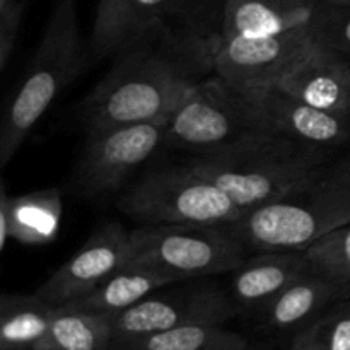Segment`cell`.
<instances>
[{"instance_id":"obj_1","label":"cell","mask_w":350,"mask_h":350,"mask_svg":"<svg viewBox=\"0 0 350 350\" xmlns=\"http://www.w3.org/2000/svg\"><path fill=\"white\" fill-rule=\"evenodd\" d=\"M217 34L193 24H154L129 34L103 81L82 99L85 132L167 118L214 70Z\"/></svg>"},{"instance_id":"obj_2","label":"cell","mask_w":350,"mask_h":350,"mask_svg":"<svg viewBox=\"0 0 350 350\" xmlns=\"http://www.w3.org/2000/svg\"><path fill=\"white\" fill-rule=\"evenodd\" d=\"M350 222V159L325 166L284 197L245 212L231 228L256 252H304Z\"/></svg>"},{"instance_id":"obj_3","label":"cell","mask_w":350,"mask_h":350,"mask_svg":"<svg viewBox=\"0 0 350 350\" xmlns=\"http://www.w3.org/2000/svg\"><path fill=\"white\" fill-rule=\"evenodd\" d=\"M91 65L75 0H58L26 75L0 126V163L7 166L55 99Z\"/></svg>"},{"instance_id":"obj_4","label":"cell","mask_w":350,"mask_h":350,"mask_svg":"<svg viewBox=\"0 0 350 350\" xmlns=\"http://www.w3.org/2000/svg\"><path fill=\"white\" fill-rule=\"evenodd\" d=\"M284 137L250 96L217 74L198 82L167 118L164 146L217 156Z\"/></svg>"},{"instance_id":"obj_5","label":"cell","mask_w":350,"mask_h":350,"mask_svg":"<svg viewBox=\"0 0 350 350\" xmlns=\"http://www.w3.org/2000/svg\"><path fill=\"white\" fill-rule=\"evenodd\" d=\"M188 166L248 212L284 197L323 170L327 150L277 137L234 152L197 156Z\"/></svg>"},{"instance_id":"obj_6","label":"cell","mask_w":350,"mask_h":350,"mask_svg":"<svg viewBox=\"0 0 350 350\" xmlns=\"http://www.w3.org/2000/svg\"><path fill=\"white\" fill-rule=\"evenodd\" d=\"M118 208L144 226H231L245 211L188 164L150 171L118 200Z\"/></svg>"},{"instance_id":"obj_7","label":"cell","mask_w":350,"mask_h":350,"mask_svg":"<svg viewBox=\"0 0 350 350\" xmlns=\"http://www.w3.org/2000/svg\"><path fill=\"white\" fill-rule=\"evenodd\" d=\"M248 246L231 226L163 224L132 231L130 262L152 265L180 282L234 272Z\"/></svg>"},{"instance_id":"obj_8","label":"cell","mask_w":350,"mask_h":350,"mask_svg":"<svg viewBox=\"0 0 350 350\" xmlns=\"http://www.w3.org/2000/svg\"><path fill=\"white\" fill-rule=\"evenodd\" d=\"M229 294L212 284L183 286L149 294L129 310L109 317L113 350L185 325H224L236 314Z\"/></svg>"},{"instance_id":"obj_9","label":"cell","mask_w":350,"mask_h":350,"mask_svg":"<svg viewBox=\"0 0 350 350\" xmlns=\"http://www.w3.org/2000/svg\"><path fill=\"white\" fill-rule=\"evenodd\" d=\"M167 118L88 132L75 171L79 195L99 198L115 193L126 178L164 144Z\"/></svg>"},{"instance_id":"obj_10","label":"cell","mask_w":350,"mask_h":350,"mask_svg":"<svg viewBox=\"0 0 350 350\" xmlns=\"http://www.w3.org/2000/svg\"><path fill=\"white\" fill-rule=\"evenodd\" d=\"M314 43L311 24L262 38L224 36L221 33L214 46V74L245 94H252L279 85Z\"/></svg>"},{"instance_id":"obj_11","label":"cell","mask_w":350,"mask_h":350,"mask_svg":"<svg viewBox=\"0 0 350 350\" xmlns=\"http://www.w3.org/2000/svg\"><path fill=\"white\" fill-rule=\"evenodd\" d=\"M132 255V232L108 222L92 232L77 253L38 287L36 294L53 306H65L101 286Z\"/></svg>"},{"instance_id":"obj_12","label":"cell","mask_w":350,"mask_h":350,"mask_svg":"<svg viewBox=\"0 0 350 350\" xmlns=\"http://www.w3.org/2000/svg\"><path fill=\"white\" fill-rule=\"evenodd\" d=\"M280 135L318 149H330L350 137V115L325 111L301 101L280 85L246 94Z\"/></svg>"},{"instance_id":"obj_13","label":"cell","mask_w":350,"mask_h":350,"mask_svg":"<svg viewBox=\"0 0 350 350\" xmlns=\"http://www.w3.org/2000/svg\"><path fill=\"white\" fill-rule=\"evenodd\" d=\"M279 85L314 108L350 115V62L321 44L314 43Z\"/></svg>"},{"instance_id":"obj_14","label":"cell","mask_w":350,"mask_h":350,"mask_svg":"<svg viewBox=\"0 0 350 350\" xmlns=\"http://www.w3.org/2000/svg\"><path fill=\"white\" fill-rule=\"evenodd\" d=\"M308 269L304 252H260L234 270L229 297L236 310L258 313Z\"/></svg>"},{"instance_id":"obj_15","label":"cell","mask_w":350,"mask_h":350,"mask_svg":"<svg viewBox=\"0 0 350 350\" xmlns=\"http://www.w3.org/2000/svg\"><path fill=\"white\" fill-rule=\"evenodd\" d=\"M320 0H226L222 10L224 36H275L310 26Z\"/></svg>"},{"instance_id":"obj_16","label":"cell","mask_w":350,"mask_h":350,"mask_svg":"<svg viewBox=\"0 0 350 350\" xmlns=\"http://www.w3.org/2000/svg\"><path fill=\"white\" fill-rule=\"evenodd\" d=\"M62 219V197L55 188L10 198L0 193V250L9 239L23 245H48L57 238Z\"/></svg>"},{"instance_id":"obj_17","label":"cell","mask_w":350,"mask_h":350,"mask_svg":"<svg viewBox=\"0 0 350 350\" xmlns=\"http://www.w3.org/2000/svg\"><path fill=\"white\" fill-rule=\"evenodd\" d=\"M337 301L335 287L320 273L308 269L263 306L258 314L270 330L299 332Z\"/></svg>"},{"instance_id":"obj_18","label":"cell","mask_w":350,"mask_h":350,"mask_svg":"<svg viewBox=\"0 0 350 350\" xmlns=\"http://www.w3.org/2000/svg\"><path fill=\"white\" fill-rule=\"evenodd\" d=\"M181 284L176 277L163 272L152 265H144L137 262H126L122 269L116 270L109 279L92 293L81 299L65 306L77 308L89 313L115 317L122 311L129 310L133 304L142 301L149 294L163 289V287Z\"/></svg>"},{"instance_id":"obj_19","label":"cell","mask_w":350,"mask_h":350,"mask_svg":"<svg viewBox=\"0 0 350 350\" xmlns=\"http://www.w3.org/2000/svg\"><path fill=\"white\" fill-rule=\"evenodd\" d=\"M57 306L36 293L3 294L0 299V350H34L46 337Z\"/></svg>"},{"instance_id":"obj_20","label":"cell","mask_w":350,"mask_h":350,"mask_svg":"<svg viewBox=\"0 0 350 350\" xmlns=\"http://www.w3.org/2000/svg\"><path fill=\"white\" fill-rule=\"evenodd\" d=\"M34 350H113L109 317L58 306L46 337Z\"/></svg>"},{"instance_id":"obj_21","label":"cell","mask_w":350,"mask_h":350,"mask_svg":"<svg viewBox=\"0 0 350 350\" xmlns=\"http://www.w3.org/2000/svg\"><path fill=\"white\" fill-rule=\"evenodd\" d=\"M120 350H246V340L222 325L198 323L150 335Z\"/></svg>"},{"instance_id":"obj_22","label":"cell","mask_w":350,"mask_h":350,"mask_svg":"<svg viewBox=\"0 0 350 350\" xmlns=\"http://www.w3.org/2000/svg\"><path fill=\"white\" fill-rule=\"evenodd\" d=\"M310 269L337 291L338 301L350 299V222L304 250Z\"/></svg>"},{"instance_id":"obj_23","label":"cell","mask_w":350,"mask_h":350,"mask_svg":"<svg viewBox=\"0 0 350 350\" xmlns=\"http://www.w3.org/2000/svg\"><path fill=\"white\" fill-rule=\"evenodd\" d=\"M287 350H350V299L337 301L296 332Z\"/></svg>"},{"instance_id":"obj_24","label":"cell","mask_w":350,"mask_h":350,"mask_svg":"<svg viewBox=\"0 0 350 350\" xmlns=\"http://www.w3.org/2000/svg\"><path fill=\"white\" fill-rule=\"evenodd\" d=\"M132 7L133 0H98L89 41L91 65L113 57L122 46L129 33Z\"/></svg>"},{"instance_id":"obj_25","label":"cell","mask_w":350,"mask_h":350,"mask_svg":"<svg viewBox=\"0 0 350 350\" xmlns=\"http://www.w3.org/2000/svg\"><path fill=\"white\" fill-rule=\"evenodd\" d=\"M198 2L200 0H133L126 36L154 24H191L185 19L197 10Z\"/></svg>"},{"instance_id":"obj_26","label":"cell","mask_w":350,"mask_h":350,"mask_svg":"<svg viewBox=\"0 0 350 350\" xmlns=\"http://www.w3.org/2000/svg\"><path fill=\"white\" fill-rule=\"evenodd\" d=\"M314 41L337 53L350 55V9L325 5L320 2L317 16L311 23Z\"/></svg>"},{"instance_id":"obj_27","label":"cell","mask_w":350,"mask_h":350,"mask_svg":"<svg viewBox=\"0 0 350 350\" xmlns=\"http://www.w3.org/2000/svg\"><path fill=\"white\" fill-rule=\"evenodd\" d=\"M24 9H26L24 0H12L5 5H0V68L2 70L9 64L10 55L16 46Z\"/></svg>"},{"instance_id":"obj_28","label":"cell","mask_w":350,"mask_h":350,"mask_svg":"<svg viewBox=\"0 0 350 350\" xmlns=\"http://www.w3.org/2000/svg\"><path fill=\"white\" fill-rule=\"evenodd\" d=\"M325 5H334V7H349L350 9V0H320Z\"/></svg>"},{"instance_id":"obj_29","label":"cell","mask_w":350,"mask_h":350,"mask_svg":"<svg viewBox=\"0 0 350 350\" xmlns=\"http://www.w3.org/2000/svg\"><path fill=\"white\" fill-rule=\"evenodd\" d=\"M12 2V0H0V5H5V3Z\"/></svg>"}]
</instances>
